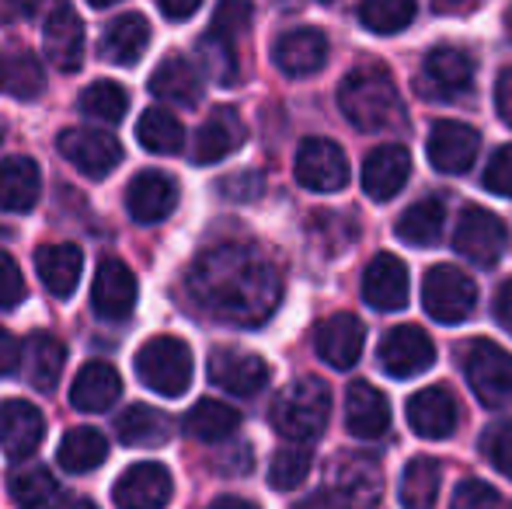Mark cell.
<instances>
[{
  "label": "cell",
  "instance_id": "obj_1",
  "mask_svg": "<svg viewBox=\"0 0 512 509\" xmlns=\"http://www.w3.org/2000/svg\"><path fill=\"white\" fill-rule=\"evenodd\" d=\"M189 290L196 304L223 325L258 328L276 314L283 300V279L262 248L223 241L199 252L192 262Z\"/></svg>",
  "mask_w": 512,
  "mask_h": 509
},
{
  "label": "cell",
  "instance_id": "obj_2",
  "mask_svg": "<svg viewBox=\"0 0 512 509\" xmlns=\"http://www.w3.org/2000/svg\"><path fill=\"white\" fill-rule=\"evenodd\" d=\"M338 109L356 129L363 133H380V129L398 126L401 119V98L398 84L377 63L356 67L338 84Z\"/></svg>",
  "mask_w": 512,
  "mask_h": 509
},
{
  "label": "cell",
  "instance_id": "obj_3",
  "mask_svg": "<svg viewBox=\"0 0 512 509\" xmlns=\"http://www.w3.org/2000/svg\"><path fill=\"white\" fill-rule=\"evenodd\" d=\"M272 426L290 443H307L324 433L331 419V391L317 377H300L272 401Z\"/></svg>",
  "mask_w": 512,
  "mask_h": 509
},
{
  "label": "cell",
  "instance_id": "obj_4",
  "mask_svg": "<svg viewBox=\"0 0 512 509\" xmlns=\"http://www.w3.org/2000/svg\"><path fill=\"white\" fill-rule=\"evenodd\" d=\"M136 377L143 387L164 394V398H182L192 384V349L178 335H154L136 349Z\"/></svg>",
  "mask_w": 512,
  "mask_h": 509
},
{
  "label": "cell",
  "instance_id": "obj_5",
  "mask_svg": "<svg viewBox=\"0 0 512 509\" xmlns=\"http://www.w3.org/2000/svg\"><path fill=\"white\" fill-rule=\"evenodd\" d=\"M328 492L338 509H377L384 499V471L363 450L338 454L328 464Z\"/></svg>",
  "mask_w": 512,
  "mask_h": 509
},
{
  "label": "cell",
  "instance_id": "obj_6",
  "mask_svg": "<svg viewBox=\"0 0 512 509\" xmlns=\"http://www.w3.org/2000/svg\"><path fill=\"white\" fill-rule=\"evenodd\" d=\"M464 377L481 405L502 408L512 401V353L499 342L474 339L464 349Z\"/></svg>",
  "mask_w": 512,
  "mask_h": 509
},
{
  "label": "cell",
  "instance_id": "obj_7",
  "mask_svg": "<svg viewBox=\"0 0 512 509\" xmlns=\"http://www.w3.org/2000/svg\"><path fill=\"white\" fill-rule=\"evenodd\" d=\"M422 307L439 325H460L478 307V286L453 265H432L422 283Z\"/></svg>",
  "mask_w": 512,
  "mask_h": 509
},
{
  "label": "cell",
  "instance_id": "obj_8",
  "mask_svg": "<svg viewBox=\"0 0 512 509\" xmlns=\"http://www.w3.org/2000/svg\"><path fill=\"white\" fill-rule=\"evenodd\" d=\"M453 245H457V252L464 255L467 262L488 269V265H495L502 258V252H506L509 231L499 213L481 210V206H467L457 220V231H453Z\"/></svg>",
  "mask_w": 512,
  "mask_h": 509
},
{
  "label": "cell",
  "instance_id": "obj_9",
  "mask_svg": "<svg viewBox=\"0 0 512 509\" xmlns=\"http://www.w3.org/2000/svg\"><path fill=\"white\" fill-rule=\"evenodd\" d=\"M377 360L384 374L408 381V377L425 374L436 363V346H432V339L418 325H398L380 339Z\"/></svg>",
  "mask_w": 512,
  "mask_h": 509
},
{
  "label": "cell",
  "instance_id": "obj_10",
  "mask_svg": "<svg viewBox=\"0 0 512 509\" xmlns=\"http://www.w3.org/2000/svg\"><path fill=\"white\" fill-rule=\"evenodd\" d=\"M56 150L88 178H105L122 164V143L105 129H63Z\"/></svg>",
  "mask_w": 512,
  "mask_h": 509
},
{
  "label": "cell",
  "instance_id": "obj_11",
  "mask_svg": "<svg viewBox=\"0 0 512 509\" xmlns=\"http://www.w3.org/2000/svg\"><path fill=\"white\" fill-rule=\"evenodd\" d=\"M136 297H140V283H136L133 269L122 258H102L95 283H91V307H95L98 318L126 321L136 307Z\"/></svg>",
  "mask_w": 512,
  "mask_h": 509
},
{
  "label": "cell",
  "instance_id": "obj_12",
  "mask_svg": "<svg viewBox=\"0 0 512 509\" xmlns=\"http://www.w3.org/2000/svg\"><path fill=\"white\" fill-rule=\"evenodd\" d=\"M297 182L310 192H338L349 182V161L338 143L310 136L297 150Z\"/></svg>",
  "mask_w": 512,
  "mask_h": 509
},
{
  "label": "cell",
  "instance_id": "obj_13",
  "mask_svg": "<svg viewBox=\"0 0 512 509\" xmlns=\"http://www.w3.org/2000/svg\"><path fill=\"white\" fill-rule=\"evenodd\" d=\"M171 471L164 464L143 461L126 468L112 485V503L119 509H164L171 503Z\"/></svg>",
  "mask_w": 512,
  "mask_h": 509
},
{
  "label": "cell",
  "instance_id": "obj_14",
  "mask_svg": "<svg viewBox=\"0 0 512 509\" xmlns=\"http://www.w3.org/2000/svg\"><path fill=\"white\" fill-rule=\"evenodd\" d=\"M363 346H366V328H363V321L349 311L331 314V318H324L321 325L314 328L317 356L335 370L356 367V360L363 356Z\"/></svg>",
  "mask_w": 512,
  "mask_h": 509
},
{
  "label": "cell",
  "instance_id": "obj_15",
  "mask_svg": "<svg viewBox=\"0 0 512 509\" xmlns=\"http://www.w3.org/2000/svg\"><path fill=\"white\" fill-rule=\"evenodd\" d=\"M272 370L258 353H244V349H216L209 356V381L220 391H230L237 398H251L269 384Z\"/></svg>",
  "mask_w": 512,
  "mask_h": 509
},
{
  "label": "cell",
  "instance_id": "obj_16",
  "mask_svg": "<svg viewBox=\"0 0 512 509\" xmlns=\"http://www.w3.org/2000/svg\"><path fill=\"white\" fill-rule=\"evenodd\" d=\"M178 206V182L168 171L147 168L129 182L126 189V210L136 224H161L175 213Z\"/></svg>",
  "mask_w": 512,
  "mask_h": 509
},
{
  "label": "cell",
  "instance_id": "obj_17",
  "mask_svg": "<svg viewBox=\"0 0 512 509\" xmlns=\"http://www.w3.org/2000/svg\"><path fill=\"white\" fill-rule=\"evenodd\" d=\"M46 436V419L42 412L25 398L0 401V447L11 461H25L39 450Z\"/></svg>",
  "mask_w": 512,
  "mask_h": 509
},
{
  "label": "cell",
  "instance_id": "obj_18",
  "mask_svg": "<svg viewBox=\"0 0 512 509\" xmlns=\"http://www.w3.org/2000/svg\"><path fill=\"white\" fill-rule=\"evenodd\" d=\"M478 150H481V136H478V129H471L467 123L443 119V123L432 126L429 161H432V168L443 171V175H464V171L478 161Z\"/></svg>",
  "mask_w": 512,
  "mask_h": 509
},
{
  "label": "cell",
  "instance_id": "obj_19",
  "mask_svg": "<svg viewBox=\"0 0 512 509\" xmlns=\"http://www.w3.org/2000/svg\"><path fill=\"white\" fill-rule=\"evenodd\" d=\"M422 81L436 98H457L471 91L474 60L460 46H432L422 60Z\"/></svg>",
  "mask_w": 512,
  "mask_h": 509
},
{
  "label": "cell",
  "instance_id": "obj_20",
  "mask_svg": "<svg viewBox=\"0 0 512 509\" xmlns=\"http://www.w3.org/2000/svg\"><path fill=\"white\" fill-rule=\"evenodd\" d=\"M408 175H411V154L401 143H380L363 161V189L377 203H387V199L398 196L405 189Z\"/></svg>",
  "mask_w": 512,
  "mask_h": 509
},
{
  "label": "cell",
  "instance_id": "obj_21",
  "mask_svg": "<svg viewBox=\"0 0 512 509\" xmlns=\"http://www.w3.org/2000/svg\"><path fill=\"white\" fill-rule=\"evenodd\" d=\"M248 140V126H244L241 112L220 105L203 126L196 129L192 140V161L196 164H216L223 157H230L234 150H241V143Z\"/></svg>",
  "mask_w": 512,
  "mask_h": 509
},
{
  "label": "cell",
  "instance_id": "obj_22",
  "mask_svg": "<svg viewBox=\"0 0 512 509\" xmlns=\"http://www.w3.org/2000/svg\"><path fill=\"white\" fill-rule=\"evenodd\" d=\"M42 46H46V56L56 70L63 74H74L84 63V21L74 7H56L49 14L46 28H42Z\"/></svg>",
  "mask_w": 512,
  "mask_h": 509
},
{
  "label": "cell",
  "instance_id": "obj_23",
  "mask_svg": "<svg viewBox=\"0 0 512 509\" xmlns=\"http://www.w3.org/2000/svg\"><path fill=\"white\" fill-rule=\"evenodd\" d=\"M272 60L286 77H310L328 60V35L321 28H293L272 46Z\"/></svg>",
  "mask_w": 512,
  "mask_h": 509
},
{
  "label": "cell",
  "instance_id": "obj_24",
  "mask_svg": "<svg viewBox=\"0 0 512 509\" xmlns=\"http://www.w3.org/2000/svg\"><path fill=\"white\" fill-rule=\"evenodd\" d=\"M363 297L377 311H401L408 304V265L398 255L380 252L363 272Z\"/></svg>",
  "mask_w": 512,
  "mask_h": 509
},
{
  "label": "cell",
  "instance_id": "obj_25",
  "mask_svg": "<svg viewBox=\"0 0 512 509\" xmlns=\"http://www.w3.org/2000/svg\"><path fill=\"white\" fill-rule=\"evenodd\" d=\"M345 426L359 440H377L391 429V401L373 384L356 381L345 391Z\"/></svg>",
  "mask_w": 512,
  "mask_h": 509
},
{
  "label": "cell",
  "instance_id": "obj_26",
  "mask_svg": "<svg viewBox=\"0 0 512 509\" xmlns=\"http://www.w3.org/2000/svg\"><path fill=\"white\" fill-rule=\"evenodd\" d=\"M408 426L425 440H446L457 429V401L446 387H425L408 398Z\"/></svg>",
  "mask_w": 512,
  "mask_h": 509
},
{
  "label": "cell",
  "instance_id": "obj_27",
  "mask_svg": "<svg viewBox=\"0 0 512 509\" xmlns=\"http://www.w3.org/2000/svg\"><path fill=\"white\" fill-rule=\"evenodd\" d=\"M35 272H39L42 286L53 293L56 300H67L74 297L77 283H81V272H84V252L77 245H42L35 252Z\"/></svg>",
  "mask_w": 512,
  "mask_h": 509
},
{
  "label": "cell",
  "instance_id": "obj_28",
  "mask_svg": "<svg viewBox=\"0 0 512 509\" xmlns=\"http://www.w3.org/2000/svg\"><path fill=\"white\" fill-rule=\"evenodd\" d=\"M150 46V21L136 11H126L108 21L102 35V56L115 67H136Z\"/></svg>",
  "mask_w": 512,
  "mask_h": 509
},
{
  "label": "cell",
  "instance_id": "obj_29",
  "mask_svg": "<svg viewBox=\"0 0 512 509\" xmlns=\"http://www.w3.org/2000/svg\"><path fill=\"white\" fill-rule=\"evenodd\" d=\"M42 196V171L32 157H4L0 161V210L28 213Z\"/></svg>",
  "mask_w": 512,
  "mask_h": 509
},
{
  "label": "cell",
  "instance_id": "obj_30",
  "mask_svg": "<svg viewBox=\"0 0 512 509\" xmlns=\"http://www.w3.org/2000/svg\"><path fill=\"white\" fill-rule=\"evenodd\" d=\"M150 95L161 98L168 105H196L203 98V81H199L196 67L185 56H164L157 70L150 74Z\"/></svg>",
  "mask_w": 512,
  "mask_h": 509
},
{
  "label": "cell",
  "instance_id": "obj_31",
  "mask_svg": "<svg viewBox=\"0 0 512 509\" xmlns=\"http://www.w3.org/2000/svg\"><path fill=\"white\" fill-rule=\"evenodd\" d=\"M119 394H122L119 374H115L112 363L102 360L84 363L74 377V387H70V401L81 412H105V408H112L119 401Z\"/></svg>",
  "mask_w": 512,
  "mask_h": 509
},
{
  "label": "cell",
  "instance_id": "obj_32",
  "mask_svg": "<svg viewBox=\"0 0 512 509\" xmlns=\"http://www.w3.org/2000/svg\"><path fill=\"white\" fill-rule=\"evenodd\" d=\"M115 433L126 447L154 450L175 436V426H171V415L157 412L150 405H133L115 419Z\"/></svg>",
  "mask_w": 512,
  "mask_h": 509
},
{
  "label": "cell",
  "instance_id": "obj_33",
  "mask_svg": "<svg viewBox=\"0 0 512 509\" xmlns=\"http://www.w3.org/2000/svg\"><path fill=\"white\" fill-rule=\"evenodd\" d=\"M108 461V440L98 429L77 426L56 447V464L70 475H84V471H95Z\"/></svg>",
  "mask_w": 512,
  "mask_h": 509
},
{
  "label": "cell",
  "instance_id": "obj_34",
  "mask_svg": "<svg viewBox=\"0 0 512 509\" xmlns=\"http://www.w3.org/2000/svg\"><path fill=\"white\" fill-rule=\"evenodd\" d=\"M443 224H446V206L443 199L436 196H425L418 203H411L398 220V238L405 245H415V248H425V245H436L439 234H443Z\"/></svg>",
  "mask_w": 512,
  "mask_h": 509
},
{
  "label": "cell",
  "instance_id": "obj_35",
  "mask_svg": "<svg viewBox=\"0 0 512 509\" xmlns=\"http://www.w3.org/2000/svg\"><path fill=\"white\" fill-rule=\"evenodd\" d=\"M237 426H241V412L230 408V405H223V401H216V398L196 401L192 412L185 415V429H189V436H196V440H203V443L227 440V436L237 433Z\"/></svg>",
  "mask_w": 512,
  "mask_h": 509
},
{
  "label": "cell",
  "instance_id": "obj_36",
  "mask_svg": "<svg viewBox=\"0 0 512 509\" xmlns=\"http://www.w3.org/2000/svg\"><path fill=\"white\" fill-rule=\"evenodd\" d=\"M443 482V468L432 457H411L401 475V506L405 509H432Z\"/></svg>",
  "mask_w": 512,
  "mask_h": 509
},
{
  "label": "cell",
  "instance_id": "obj_37",
  "mask_svg": "<svg viewBox=\"0 0 512 509\" xmlns=\"http://www.w3.org/2000/svg\"><path fill=\"white\" fill-rule=\"evenodd\" d=\"M63 363H67V349L56 335L39 332L28 339V377L39 391H53L63 374Z\"/></svg>",
  "mask_w": 512,
  "mask_h": 509
},
{
  "label": "cell",
  "instance_id": "obj_38",
  "mask_svg": "<svg viewBox=\"0 0 512 509\" xmlns=\"http://www.w3.org/2000/svg\"><path fill=\"white\" fill-rule=\"evenodd\" d=\"M136 140L143 143V150L150 154H178L185 147V129L171 112L164 109H147L136 123Z\"/></svg>",
  "mask_w": 512,
  "mask_h": 509
},
{
  "label": "cell",
  "instance_id": "obj_39",
  "mask_svg": "<svg viewBox=\"0 0 512 509\" xmlns=\"http://www.w3.org/2000/svg\"><path fill=\"white\" fill-rule=\"evenodd\" d=\"M7 492H11V503L18 509H42L56 499V478L49 475V468H21L7 478Z\"/></svg>",
  "mask_w": 512,
  "mask_h": 509
},
{
  "label": "cell",
  "instance_id": "obj_40",
  "mask_svg": "<svg viewBox=\"0 0 512 509\" xmlns=\"http://www.w3.org/2000/svg\"><path fill=\"white\" fill-rule=\"evenodd\" d=\"M81 112L95 123H122L129 112V95L115 81H95L81 91Z\"/></svg>",
  "mask_w": 512,
  "mask_h": 509
},
{
  "label": "cell",
  "instance_id": "obj_41",
  "mask_svg": "<svg viewBox=\"0 0 512 509\" xmlns=\"http://www.w3.org/2000/svg\"><path fill=\"white\" fill-rule=\"evenodd\" d=\"M418 7L411 0H366L359 7V21L377 35H398L415 21Z\"/></svg>",
  "mask_w": 512,
  "mask_h": 509
},
{
  "label": "cell",
  "instance_id": "obj_42",
  "mask_svg": "<svg viewBox=\"0 0 512 509\" xmlns=\"http://www.w3.org/2000/svg\"><path fill=\"white\" fill-rule=\"evenodd\" d=\"M310 464H314V457H310V450H307V447H300V443L276 450V457H272V468H269V485H272L276 492L297 489V485H304V482H307Z\"/></svg>",
  "mask_w": 512,
  "mask_h": 509
},
{
  "label": "cell",
  "instance_id": "obj_43",
  "mask_svg": "<svg viewBox=\"0 0 512 509\" xmlns=\"http://www.w3.org/2000/svg\"><path fill=\"white\" fill-rule=\"evenodd\" d=\"M199 60H203L206 74L213 77L216 84H234L237 81V56L234 46H230L227 35L209 32L199 39Z\"/></svg>",
  "mask_w": 512,
  "mask_h": 509
},
{
  "label": "cell",
  "instance_id": "obj_44",
  "mask_svg": "<svg viewBox=\"0 0 512 509\" xmlns=\"http://www.w3.org/2000/svg\"><path fill=\"white\" fill-rule=\"evenodd\" d=\"M4 91L11 98H21V102H28V98L39 95L42 91V67L35 63V56L21 53V56H14V60H7Z\"/></svg>",
  "mask_w": 512,
  "mask_h": 509
},
{
  "label": "cell",
  "instance_id": "obj_45",
  "mask_svg": "<svg viewBox=\"0 0 512 509\" xmlns=\"http://www.w3.org/2000/svg\"><path fill=\"white\" fill-rule=\"evenodd\" d=\"M481 454L488 457L495 471L502 475H512V419H499L485 429L481 436Z\"/></svg>",
  "mask_w": 512,
  "mask_h": 509
},
{
  "label": "cell",
  "instance_id": "obj_46",
  "mask_svg": "<svg viewBox=\"0 0 512 509\" xmlns=\"http://www.w3.org/2000/svg\"><path fill=\"white\" fill-rule=\"evenodd\" d=\"M495 506H499V492L488 482H478V478L460 482L450 503V509H495Z\"/></svg>",
  "mask_w": 512,
  "mask_h": 509
},
{
  "label": "cell",
  "instance_id": "obj_47",
  "mask_svg": "<svg viewBox=\"0 0 512 509\" xmlns=\"http://www.w3.org/2000/svg\"><path fill=\"white\" fill-rule=\"evenodd\" d=\"M25 279H21V269L11 255L0 252V311H11L25 300Z\"/></svg>",
  "mask_w": 512,
  "mask_h": 509
},
{
  "label": "cell",
  "instance_id": "obj_48",
  "mask_svg": "<svg viewBox=\"0 0 512 509\" xmlns=\"http://www.w3.org/2000/svg\"><path fill=\"white\" fill-rule=\"evenodd\" d=\"M485 189L495 192V196L512 199V143L492 154V161L485 168Z\"/></svg>",
  "mask_w": 512,
  "mask_h": 509
},
{
  "label": "cell",
  "instance_id": "obj_49",
  "mask_svg": "<svg viewBox=\"0 0 512 509\" xmlns=\"http://www.w3.org/2000/svg\"><path fill=\"white\" fill-rule=\"evenodd\" d=\"M251 18V7L248 4H223L220 11L213 14V32L230 35V32H241Z\"/></svg>",
  "mask_w": 512,
  "mask_h": 509
},
{
  "label": "cell",
  "instance_id": "obj_50",
  "mask_svg": "<svg viewBox=\"0 0 512 509\" xmlns=\"http://www.w3.org/2000/svg\"><path fill=\"white\" fill-rule=\"evenodd\" d=\"M220 192H227V199H255L262 192V175L248 171V175H230L220 182Z\"/></svg>",
  "mask_w": 512,
  "mask_h": 509
},
{
  "label": "cell",
  "instance_id": "obj_51",
  "mask_svg": "<svg viewBox=\"0 0 512 509\" xmlns=\"http://www.w3.org/2000/svg\"><path fill=\"white\" fill-rule=\"evenodd\" d=\"M21 363V342L7 328H0V377L14 374Z\"/></svg>",
  "mask_w": 512,
  "mask_h": 509
},
{
  "label": "cell",
  "instance_id": "obj_52",
  "mask_svg": "<svg viewBox=\"0 0 512 509\" xmlns=\"http://www.w3.org/2000/svg\"><path fill=\"white\" fill-rule=\"evenodd\" d=\"M495 109H499L502 123L512 126V67L499 74V84H495Z\"/></svg>",
  "mask_w": 512,
  "mask_h": 509
},
{
  "label": "cell",
  "instance_id": "obj_53",
  "mask_svg": "<svg viewBox=\"0 0 512 509\" xmlns=\"http://www.w3.org/2000/svg\"><path fill=\"white\" fill-rule=\"evenodd\" d=\"M495 318H499L502 328L512 332V279L499 290V297H495Z\"/></svg>",
  "mask_w": 512,
  "mask_h": 509
},
{
  "label": "cell",
  "instance_id": "obj_54",
  "mask_svg": "<svg viewBox=\"0 0 512 509\" xmlns=\"http://www.w3.org/2000/svg\"><path fill=\"white\" fill-rule=\"evenodd\" d=\"M196 11H199L196 0H185V4H171V0H164V4H161V14H164V18H171V21H185V18H192Z\"/></svg>",
  "mask_w": 512,
  "mask_h": 509
},
{
  "label": "cell",
  "instance_id": "obj_55",
  "mask_svg": "<svg viewBox=\"0 0 512 509\" xmlns=\"http://www.w3.org/2000/svg\"><path fill=\"white\" fill-rule=\"evenodd\" d=\"M293 509H338L335 499L328 496V492H314V496H307V499H300Z\"/></svg>",
  "mask_w": 512,
  "mask_h": 509
},
{
  "label": "cell",
  "instance_id": "obj_56",
  "mask_svg": "<svg viewBox=\"0 0 512 509\" xmlns=\"http://www.w3.org/2000/svg\"><path fill=\"white\" fill-rule=\"evenodd\" d=\"M206 509H258L251 499H241V496H220L216 503H209Z\"/></svg>",
  "mask_w": 512,
  "mask_h": 509
},
{
  "label": "cell",
  "instance_id": "obj_57",
  "mask_svg": "<svg viewBox=\"0 0 512 509\" xmlns=\"http://www.w3.org/2000/svg\"><path fill=\"white\" fill-rule=\"evenodd\" d=\"M436 11L439 14H446V11H474V4H436Z\"/></svg>",
  "mask_w": 512,
  "mask_h": 509
},
{
  "label": "cell",
  "instance_id": "obj_58",
  "mask_svg": "<svg viewBox=\"0 0 512 509\" xmlns=\"http://www.w3.org/2000/svg\"><path fill=\"white\" fill-rule=\"evenodd\" d=\"M63 509H98V506L91 503V499H70V503L63 506Z\"/></svg>",
  "mask_w": 512,
  "mask_h": 509
},
{
  "label": "cell",
  "instance_id": "obj_59",
  "mask_svg": "<svg viewBox=\"0 0 512 509\" xmlns=\"http://www.w3.org/2000/svg\"><path fill=\"white\" fill-rule=\"evenodd\" d=\"M4 84H7V60L0 56V91H4Z\"/></svg>",
  "mask_w": 512,
  "mask_h": 509
},
{
  "label": "cell",
  "instance_id": "obj_60",
  "mask_svg": "<svg viewBox=\"0 0 512 509\" xmlns=\"http://www.w3.org/2000/svg\"><path fill=\"white\" fill-rule=\"evenodd\" d=\"M509 32H512V11H509Z\"/></svg>",
  "mask_w": 512,
  "mask_h": 509
},
{
  "label": "cell",
  "instance_id": "obj_61",
  "mask_svg": "<svg viewBox=\"0 0 512 509\" xmlns=\"http://www.w3.org/2000/svg\"><path fill=\"white\" fill-rule=\"evenodd\" d=\"M0 140H4V129H0Z\"/></svg>",
  "mask_w": 512,
  "mask_h": 509
}]
</instances>
